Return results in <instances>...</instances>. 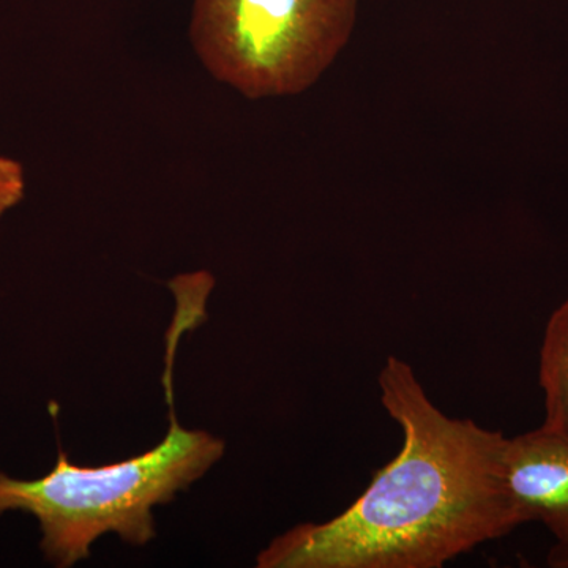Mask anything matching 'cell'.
Returning a JSON list of instances; mask_svg holds the SVG:
<instances>
[{
  "label": "cell",
  "instance_id": "cell-1",
  "mask_svg": "<svg viewBox=\"0 0 568 568\" xmlns=\"http://www.w3.org/2000/svg\"><path fill=\"white\" fill-rule=\"evenodd\" d=\"M377 384L398 455L338 517L276 537L257 567L440 568L528 525L507 487L508 436L448 417L395 355Z\"/></svg>",
  "mask_w": 568,
  "mask_h": 568
},
{
  "label": "cell",
  "instance_id": "cell-2",
  "mask_svg": "<svg viewBox=\"0 0 568 568\" xmlns=\"http://www.w3.org/2000/svg\"><path fill=\"white\" fill-rule=\"evenodd\" d=\"M223 452L222 439L182 428L171 413L162 443L125 462L81 467L61 450L54 469L36 480L0 473V515H33L47 559L58 567L74 566L89 558L93 541L108 532L133 545L151 541L152 508L203 477Z\"/></svg>",
  "mask_w": 568,
  "mask_h": 568
},
{
  "label": "cell",
  "instance_id": "cell-3",
  "mask_svg": "<svg viewBox=\"0 0 568 568\" xmlns=\"http://www.w3.org/2000/svg\"><path fill=\"white\" fill-rule=\"evenodd\" d=\"M358 0H193L190 40L216 81L248 99L298 95L353 37Z\"/></svg>",
  "mask_w": 568,
  "mask_h": 568
},
{
  "label": "cell",
  "instance_id": "cell-4",
  "mask_svg": "<svg viewBox=\"0 0 568 568\" xmlns=\"http://www.w3.org/2000/svg\"><path fill=\"white\" fill-rule=\"evenodd\" d=\"M506 478L526 523H541L558 540L551 558H566L568 436L540 425L532 432L507 437Z\"/></svg>",
  "mask_w": 568,
  "mask_h": 568
},
{
  "label": "cell",
  "instance_id": "cell-5",
  "mask_svg": "<svg viewBox=\"0 0 568 568\" xmlns=\"http://www.w3.org/2000/svg\"><path fill=\"white\" fill-rule=\"evenodd\" d=\"M544 426L568 436V298L549 315L538 354Z\"/></svg>",
  "mask_w": 568,
  "mask_h": 568
},
{
  "label": "cell",
  "instance_id": "cell-6",
  "mask_svg": "<svg viewBox=\"0 0 568 568\" xmlns=\"http://www.w3.org/2000/svg\"><path fill=\"white\" fill-rule=\"evenodd\" d=\"M24 193V168L17 160L0 155V216L20 203Z\"/></svg>",
  "mask_w": 568,
  "mask_h": 568
},
{
  "label": "cell",
  "instance_id": "cell-7",
  "mask_svg": "<svg viewBox=\"0 0 568 568\" xmlns=\"http://www.w3.org/2000/svg\"><path fill=\"white\" fill-rule=\"evenodd\" d=\"M549 566L556 567V568H568V556H566V558L549 559Z\"/></svg>",
  "mask_w": 568,
  "mask_h": 568
}]
</instances>
